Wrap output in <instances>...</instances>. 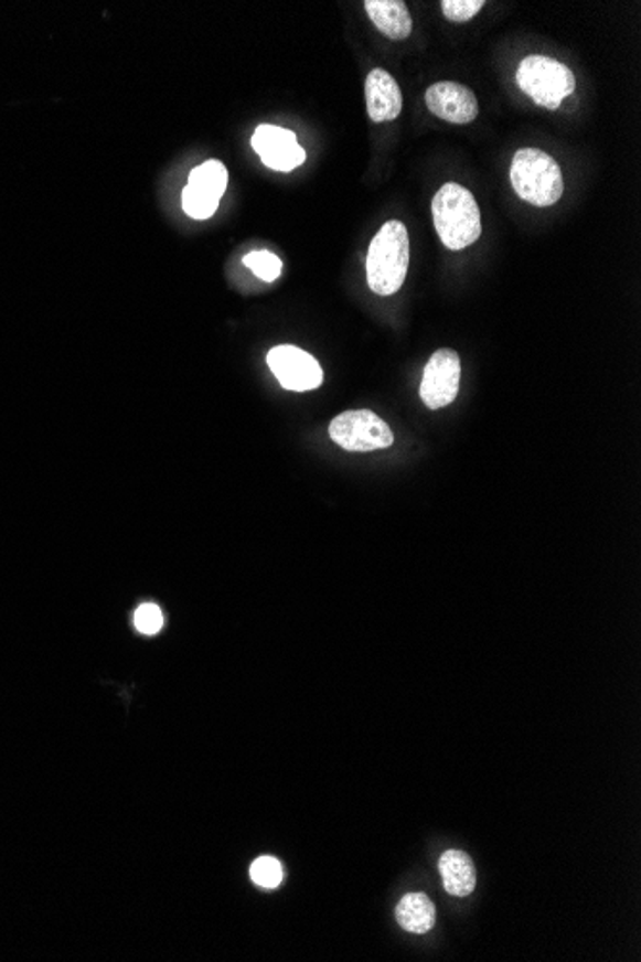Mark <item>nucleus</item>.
Returning <instances> with one entry per match:
<instances>
[{"label":"nucleus","mask_w":641,"mask_h":962,"mask_svg":"<svg viewBox=\"0 0 641 962\" xmlns=\"http://www.w3.org/2000/svg\"><path fill=\"white\" fill-rule=\"evenodd\" d=\"M461 383V360L458 352L440 349L430 355L423 381H420V400L428 409H440L450 406L458 398Z\"/></svg>","instance_id":"nucleus-6"},{"label":"nucleus","mask_w":641,"mask_h":962,"mask_svg":"<svg viewBox=\"0 0 641 962\" xmlns=\"http://www.w3.org/2000/svg\"><path fill=\"white\" fill-rule=\"evenodd\" d=\"M482 7H487L484 0H444L442 12L450 22L464 23L479 14Z\"/></svg>","instance_id":"nucleus-18"},{"label":"nucleus","mask_w":641,"mask_h":962,"mask_svg":"<svg viewBox=\"0 0 641 962\" xmlns=\"http://www.w3.org/2000/svg\"><path fill=\"white\" fill-rule=\"evenodd\" d=\"M399 926L412 933H427L436 922L435 904L425 894H409L396 907Z\"/></svg>","instance_id":"nucleus-13"},{"label":"nucleus","mask_w":641,"mask_h":962,"mask_svg":"<svg viewBox=\"0 0 641 962\" xmlns=\"http://www.w3.org/2000/svg\"><path fill=\"white\" fill-rule=\"evenodd\" d=\"M438 868L442 874L444 888L450 896H471L472 889L477 886V870L467 853L459 849L444 853Z\"/></svg>","instance_id":"nucleus-12"},{"label":"nucleus","mask_w":641,"mask_h":962,"mask_svg":"<svg viewBox=\"0 0 641 962\" xmlns=\"http://www.w3.org/2000/svg\"><path fill=\"white\" fill-rule=\"evenodd\" d=\"M267 365L282 388L295 393H308L323 383V371L318 360L303 350L282 344L267 354Z\"/></svg>","instance_id":"nucleus-7"},{"label":"nucleus","mask_w":641,"mask_h":962,"mask_svg":"<svg viewBox=\"0 0 641 962\" xmlns=\"http://www.w3.org/2000/svg\"><path fill=\"white\" fill-rule=\"evenodd\" d=\"M430 114L448 124L464 126L479 116V100L469 87L461 83L440 82L430 85L425 95Z\"/></svg>","instance_id":"nucleus-8"},{"label":"nucleus","mask_w":641,"mask_h":962,"mask_svg":"<svg viewBox=\"0 0 641 962\" xmlns=\"http://www.w3.org/2000/svg\"><path fill=\"white\" fill-rule=\"evenodd\" d=\"M435 227L442 245L450 250H463L482 235L480 207L471 191L458 183H446L432 201Z\"/></svg>","instance_id":"nucleus-2"},{"label":"nucleus","mask_w":641,"mask_h":962,"mask_svg":"<svg viewBox=\"0 0 641 962\" xmlns=\"http://www.w3.org/2000/svg\"><path fill=\"white\" fill-rule=\"evenodd\" d=\"M244 266L250 269L252 274L259 277L261 281L274 282L279 279L282 271V261L279 256L267 250H254V253L244 256Z\"/></svg>","instance_id":"nucleus-15"},{"label":"nucleus","mask_w":641,"mask_h":962,"mask_svg":"<svg viewBox=\"0 0 641 962\" xmlns=\"http://www.w3.org/2000/svg\"><path fill=\"white\" fill-rule=\"evenodd\" d=\"M227 181H229L227 170L217 160H207L206 163L194 168L191 171V175H189V186L199 189V191L207 194V196H212L215 201L222 199L225 189H227Z\"/></svg>","instance_id":"nucleus-14"},{"label":"nucleus","mask_w":641,"mask_h":962,"mask_svg":"<svg viewBox=\"0 0 641 962\" xmlns=\"http://www.w3.org/2000/svg\"><path fill=\"white\" fill-rule=\"evenodd\" d=\"M332 442L348 452H373L391 448L394 442L388 423L371 409H350L332 419L329 425Z\"/></svg>","instance_id":"nucleus-5"},{"label":"nucleus","mask_w":641,"mask_h":962,"mask_svg":"<svg viewBox=\"0 0 641 962\" xmlns=\"http://www.w3.org/2000/svg\"><path fill=\"white\" fill-rule=\"evenodd\" d=\"M516 85L542 108L557 110L563 100L575 93L576 79L565 64L549 56L532 54L516 70Z\"/></svg>","instance_id":"nucleus-4"},{"label":"nucleus","mask_w":641,"mask_h":962,"mask_svg":"<svg viewBox=\"0 0 641 962\" xmlns=\"http://www.w3.org/2000/svg\"><path fill=\"white\" fill-rule=\"evenodd\" d=\"M220 206V201H215L212 196L202 193L194 186H184L183 191V210L184 214L191 215L192 220H207L215 214V210Z\"/></svg>","instance_id":"nucleus-16"},{"label":"nucleus","mask_w":641,"mask_h":962,"mask_svg":"<svg viewBox=\"0 0 641 962\" xmlns=\"http://www.w3.org/2000/svg\"><path fill=\"white\" fill-rule=\"evenodd\" d=\"M509 178L515 193L532 206H553L565 191L559 163L539 149L519 150L513 156Z\"/></svg>","instance_id":"nucleus-3"},{"label":"nucleus","mask_w":641,"mask_h":962,"mask_svg":"<svg viewBox=\"0 0 641 962\" xmlns=\"http://www.w3.org/2000/svg\"><path fill=\"white\" fill-rule=\"evenodd\" d=\"M409 269V233L398 220L384 223L367 254L368 289L381 297L396 295Z\"/></svg>","instance_id":"nucleus-1"},{"label":"nucleus","mask_w":641,"mask_h":962,"mask_svg":"<svg viewBox=\"0 0 641 962\" xmlns=\"http://www.w3.org/2000/svg\"><path fill=\"white\" fill-rule=\"evenodd\" d=\"M365 98H367L368 118L375 124H384L398 118L404 106L402 90L396 79L386 70L376 67L367 75L365 82Z\"/></svg>","instance_id":"nucleus-10"},{"label":"nucleus","mask_w":641,"mask_h":962,"mask_svg":"<svg viewBox=\"0 0 641 962\" xmlns=\"http://www.w3.org/2000/svg\"><path fill=\"white\" fill-rule=\"evenodd\" d=\"M252 147L271 170L292 171L306 160V152L296 141V135L282 127L259 126L252 137Z\"/></svg>","instance_id":"nucleus-9"},{"label":"nucleus","mask_w":641,"mask_h":962,"mask_svg":"<svg viewBox=\"0 0 641 962\" xmlns=\"http://www.w3.org/2000/svg\"><path fill=\"white\" fill-rule=\"evenodd\" d=\"M250 876L261 888L274 889L282 881V866L275 857H259L252 863Z\"/></svg>","instance_id":"nucleus-17"},{"label":"nucleus","mask_w":641,"mask_h":962,"mask_svg":"<svg viewBox=\"0 0 641 962\" xmlns=\"http://www.w3.org/2000/svg\"><path fill=\"white\" fill-rule=\"evenodd\" d=\"M368 18L375 23L376 30L392 41H404L413 31V20L406 2L402 0H367L365 2Z\"/></svg>","instance_id":"nucleus-11"},{"label":"nucleus","mask_w":641,"mask_h":962,"mask_svg":"<svg viewBox=\"0 0 641 962\" xmlns=\"http://www.w3.org/2000/svg\"><path fill=\"white\" fill-rule=\"evenodd\" d=\"M162 624V611H160V608L154 606V603H145V606H140V608L137 609V613H135V627H137L142 634H156V632H160Z\"/></svg>","instance_id":"nucleus-19"}]
</instances>
